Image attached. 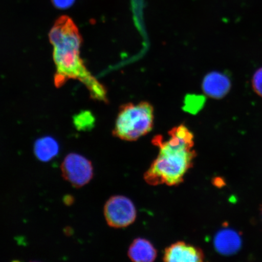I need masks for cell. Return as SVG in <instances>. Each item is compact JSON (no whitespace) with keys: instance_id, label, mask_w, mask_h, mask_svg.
Returning <instances> with one entry per match:
<instances>
[{"instance_id":"3","label":"cell","mask_w":262,"mask_h":262,"mask_svg":"<svg viewBox=\"0 0 262 262\" xmlns=\"http://www.w3.org/2000/svg\"><path fill=\"white\" fill-rule=\"evenodd\" d=\"M155 120V111L147 101L128 103L120 107L113 136L128 142L136 141L151 131Z\"/></svg>"},{"instance_id":"15","label":"cell","mask_w":262,"mask_h":262,"mask_svg":"<svg viewBox=\"0 0 262 262\" xmlns=\"http://www.w3.org/2000/svg\"><path fill=\"white\" fill-rule=\"evenodd\" d=\"M225 184L224 180H223L222 179L217 178L214 180V185L217 186V187H222V186H224Z\"/></svg>"},{"instance_id":"2","label":"cell","mask_w":262,"mask_h":262,"mask_svg":"<svg viewBox=\"0 0 262 262\" xmlns=\"http://www.w3.org/2000/svg\"><path fill=\"white\" fill-rule=\"evenodd\" d=\"M166 140L162 136H156L152 140L159 153L144 175L150 185H179L194 165L196 156L194 136L188 127L180 124L170 130Z\"/></svg>"},{"instance_id":"5","label":"cell","mask_w":262,"mask_h":262,"mask_svg":"<svg viewBox=\"0 0 262 262\" xmlns=\"http://www.w3.org/2000/svg\"><path fill=\"white\" fill-rule=\"evenodd\" d=\"M62 176L75 188L83 187L93 178V164L86 157L71 153L65 157L61 165Z\"/></svg>"},{"instance_id":"8","label":"cell","mask_w":262,"mask_h":262,"mask_svg":"<svg viewBox=\"0 0 262 262\" xmlns=\"http://www.w3.org/2000/svg\"><path fill=\"white\" fill-rule=\"evenodd\" d=\"M242 238L237 231L231 229H222L215 235L214 244L219 253L225 255L234 254L242 247Z\"/></svg>"},{"instance_id":"14","label":"cell","mask_w":262,"mask_h":262,"mask_svg":"<svg viewBox=\"0 0 262 262\" xmlns=\"http://www.w3.org/2000/svg\"><path fill=\"white\" fill-rule=\"evenodd\" d=\"M63 202L66 205L71 206L74 204V198L73 195H67L64 196Z\"/></svg>"},{"instance_id":"1","label":"cell","mask_w":262,"mask_h":262,"mask_svg":"<svg viewBox=\"0 0 262 262\" xmlns=\"http://www.w3.org/2000/svg\"><path fill=\"white\" fill-rule=\"evenodd\" d=\"M49 36L53 46L56 67L55 86L60 88L69 80H78L86 86L94 99L106 102L105 88L91 75L81 58L82 37L73 19L68 16H60L55 22Z\"/></svg>"},{"instance_id":"9","label":"cell","mask_w":262,"mask_h":262,"mask_svg":"<svg viewBox=\"0 0 262 262\" xmlns=\"http://www.w3.org/2000/svg\"><path fill=\"white\" fill-rule=\"evenodd\" d=\"M127 255L133 261L151 262L156 260L157 251L149 241L138 238L130 245Z\"/></svg>"},{"instance_id":"13","label":"cell","mask_w":262,"mask_h":262,"mask_svg":"<svg viewBox=\"0 0 262 262\" xmlns=\"http://www.w3.org/2000/svg\"><path fill=\"white\" fill-rule=\"evenodd\" d=\"M75 0H52L53 5L58 9H67L73 6Z\"/></svg>"},{"instance_id":"17","label":"cell","mask_w":262,"mask_h":262,"mask_svg":"<svg viewBox=\"0 0 262 262\" xmlns=\"http://www.w3.org/2000/svg\"><path fill=\"white\" fill-rule=\"evenodd\" d=\"M261 211H262V208H261Z\"/></svg>"},{"instance_id":"7","label":"cell","mask_w":262,"mask_h":262,"mask_svg":"<svg viewBox=\"0 0 262 262\" xmlns=\"http://www.w3.org/2000/svg\"><path fill=\"white\" fill-rule=\"evenodd\" d=\"M202 87L208 96L220 99L227 96L230 91L231 83L227 75L212 72L205 77Z\"/></svg>"},{"instance_id":"10","label":"cell","mask_w":262,"mask_h":262,"mask_svg":"<svg viewBox=\"0 0 262 262\" xmlns=\"http://www.w3.org/2000/svg\"><path fill=\"white\" fill-rule=\"evenodd\" d=\"M60 150L56 140L50 136L41 137L34 144V154L41 162L51 161L58 155Z\"/></svg>"},{"instance_id":"12","label":"cell","mask_w":262,"mask_h":262,"mask_svg":"<svg viewBox=\"0 0 262 262\" xmlns=\"http://www.w3.org/2000/svg\"><path fill=\"white\" fill-rule=\"evenodd\" d=\"M252 85L255 93L262 97V68L258 69L254 74Z\"/></svg>"},{"instance_id":"16","label":"cell","mask_w":262,"mask_h":262,"mask_svg":"<svg viewBox=\"0 0 262 262\" xmlns=\"http://www.w3.org/2000/svg\"><path fill=\"white\" fill-rule=\"evenodd\" d=\"M73 231L71 228H67L64 229V233L68 235H70L73 234Z\"/></svg>"},{"instance_id":"6","label":"cell","mask_w":262,"mask_h":262,"mask_svg":"<svg viewBox=\"0 0 262 262\" xmlns=\"http://www.w3.org/2000/svg\"><path fill=\"white\" fill-rule=\"evenodd\" d=\"M204 258L201 248L181 241L167 248L163 256V260L166 262H201Z\"/></svg>"},{"instance_id":"4","label":"cell","mask_w":262,"mask_h":262,"mask_svg":"<svg viewBox=\"0 0 262 262\" xmlns=\"http://www.w3.org/2000/svg\"><path fill=\"white\" fill-rule=\"evenodd\" d=\"M104 215L110 227L125 228L136 221L137 211L129 199L123 195H114L104 205Z\"/></svg>"},{"instance_id":"11","label":"cell","mask_w":262,"mask_h":262,"mask_svg":"<svg viewBox=\"0 0 262 262\" xmlns=\"http://www.w3.org/2000/svg\"><path fill=\"white\" fill-rule=\"evenodd\" d=\"M94 117L90 112H82L74 118V125L79 131L91 130L94 126Z\"/></svg>"}]
</instances>
